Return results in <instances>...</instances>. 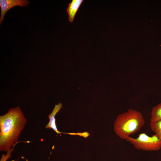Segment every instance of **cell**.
Segmentation results:
<instances>
[{"mask_svg":"<svg viewBox=\"0 0 161 161\" xmlns=\"http://www.w3.org/2000/svg\"><path fill=\"white\" fill-rule=\"evenodd\" d=\"M27 121L19 106L9 109L0 116V151H7L18 142Z\"/></svg>","mask_w":161,"mask_h":161,"instance_id":"obj_1","label":"cell"},{"mask_svg":"<svg viewBox=\"0 0 161 161\" xmlns=\"http://www.w3.org/2000/svg\"><path fill=\"white\" fill-rule=\"evenodd\" d=\"M145 123L140 112L130 109L117 117L114 123V130L120 138L126 140L130 135L139 131Z\"/></svg>","mask_w":161,"mask_h":161,"instance_id":"obj_2","label":"cell"},{"mask_svg":"<svg viewBox=\"0 0 161 161\" xmlns=\"http://www.w3.org/2000/svg\"><path fill=\"white\" fill-rule=\"evenodd\" d=\"M126 140L138 150L152 151H158L161 148V140L155 134L150 136L145 133H142L136 138L129 136Z\"/></svg>","mask_w":161,"mask_h":161,"instance_id":"obj_3","label":"cell"},{"mask_svg":"<svg viewBox=\"0 0 161 161\" xmlns=\"http://www.w3.org/2000/svg\"><path fill=\"white\" fill-rule=\"evenodd\" d=\"M30 3V2L27 0H0V24H1L4 19V17L5 13L10 9L16 6H19L21 7L24 6H27Z\"/></svg>","mask_w":161,"mask_h":161,"instance_id":"obj_4","label":"cell"},{"mask_svg":"<svg viewBox=\"0 0 161 161\" xmlns=\"http://www.w3.org/2000/svg\"><path fill=\"white\" fill-rule=\"evenodd\" d=\"M62 107V104L61 103H59L55 105L51 113L48 116L49 120L48 123L46 126L45 128L47 129H52L58 134L63 133L67 134L72 135V133L62 132L58 131L57 129L55 123V116L57 113L61 109Z\"/></svg>","mask_w":161,"mask_h":161,"instance_id":"obj_5","label":"cell"},{"mask_svg":"<svg viewBox=\"0 0 161 161\" xmlns=\"http://www.w3.org/2000/svg\"><path fill=\"white\" fill-rule=\"evenodd\" d=\"M83 1V0H72L69 4L66 11L68 15V20L70 22L73 21L75 15Z\"/></svg>","mask_w":161,"mask_h":161,"instance_id":"obj_6","label":"cell"},{"mask_svg":"<svg viewBox=\"0 0 161 161\" xmlns=\"http://www.w3.org/2000/svg\"><path fill=\"white\" fill-rule=\"evenodd\" d=\"M161 120V103L154 106L151 113L150 122Z\"/></svg>","mask_w":161,"mask_h":161,"instance_id":"obj_7","label":"cell"},{"mask_svg":"<svg viewBox=\"0 0 161 161\" xmlns=\"http://www.w3.org/2000/svg\"><path fill=\"white\" fill-rule=\"evenodd\" d=\"M150 126L152 131L161 140V120L151 122Z\"/></svg>","mask_w":161,"mask_h":161,"instance_id":"obj_8","label":"cell"},{"mask_svg":"<svg viewBox=\"0 0 161 161\" xmlns=\"http://www.w3.org/2000/svg\"><path fill=\"white\" fill-rule=\"evenodd\" d=\"M18 143V142L14 144L12 148L7 151L6 154H3L1 156L0 161H7L9 158L11 157V153L14 151V147Z\"/></svg>","mask_w":161,"mask_h":161,"instance_id":"obj_9","label":"cell"}]
</instances>
